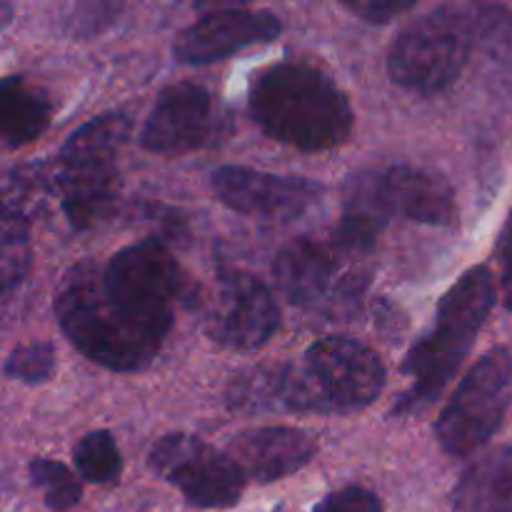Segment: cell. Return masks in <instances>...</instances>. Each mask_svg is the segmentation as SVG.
<instances>
[{
    "label": "cell",
    "instance_id": "obj_6",
    "mask_svg": "<svg viewBox=\"0 0 512 512\" xmlns=\"http://www.w3.org/2000/svg\"><path fill=\"white\" fill-rule=\"evenodd\" d=\"M473 53L470 13L458 8L430 10L413 20L388 55L395 85L418 95H435L450 88Z\"/></svg>",
    "mask_w": 512,
    "mask_h": 512
},
{
    "label": "cell",
    "instance_id": "obj_29",
    "mask_svg": "<svg viewBox=\"0 0 512 512\" xmlns=\"http://www.w3.org/2000/svg\"><path fill=\"white\" fill-rule=\"evenodd\" d=\"M253 3V0H193V5L205 13H218V10H235L243 5Z\"/></svg>",
    "mask_w": 512,
    "mask_h": 512
},
{
    "label": "cell",
    "instance_id": "obj_26",
    "mask_svg": "<svg viewBox=\"0 0 512 512\" xmlns=\"http://www.w3.org/2000/svg\"><path fill=\"white\" fill-rule=\"evenodd\" d=\"M418 3L420 0H340V5L348 8L355 18L373 25L390 23V20L408 13V10L415 8Z\"/></svg>",
    "mask_w": 512,
    "mask_h": 512
},
{
    "label": "cell",
    "instance_id": "obj_17",
    "mask_svg": "<svg viewBox=\"0 0 512 512\" xmlns=\"http://www.w3.org/2000/svg\"><path fill=\"white\" fill-rule=\"evenodd\" d=\"M453 500L460 512H512V448L493 450L470 465Z\"/></svg>",
    "mask_w": 512,
    "mask_h": 512
},
{
    "label": "cell",
    "instance_id": "obj_20",
    "mask_svg": "<svg viewBox=\"0 0 512 512\" xmlns=\"http://www.w3.org/2000/svg\"><path fill=\"white\" fill-rule=\"evenodd\" d=\"M225 400L230 408L240 413L285 410V363L253 365L235 373L225 390Z\"/></svg>",
    "mask_w": 512,
    "mask_h": 512
},
{
    "label": "cell",
    "instance_id": "obj_8",
    "mask_svg": "<svg viewBox=\"0 0 512 512\" xmlns=\"http://www.w3.org/2000/svg\"><path fill=\"white\" fill-rule=\"evenodd\" d=\"M155 475L183 493L193 508H233L245 488V470L228 453H220L195 435L173 433L160 438L148 455Z\"/></svg>",
    "mask_w": 512,
    "mask_h": 512
},
{
    "label": "cell",
    "instance_id": "obj_14",
    "mask_svg": "<svg viewBox=\"0 0 512 512\" xmlns=\"http://www.w3.org/2000/svg\"><path fill=\"white\" fill-rule=\"evenodd\" d=\"M230 455L253 480L275 483L305 468L315 458V443L303 430L258 428L235 435Z\"/></svg>",
    "mask_w": 512,
    "mask_h": 512
},
{
    "label": "cell",
    "instance_id": "obj_25",
    "mask_svg": "<svg viewBox=\"0 0 512 512\" xmlns=\"http://www.w3.org/2000/svg\"><path fill=\"white\" fill-rule=\"evenodd\" d=\"M313 512H383V503L373 490L348 485L320 500Z\"/></svg>",
    "mask_w": 512,
    "mask_h": 512
},
{
    "label": "cell",
    "instance_id": "obj_16",
    "mask_svg": "<svg viewBox=\"0 0 512 512\" xmlns=\"http://www.w3.org/2000/svg\"><path fill=\"white\" fill-rule=\"evenodd\" d=\"M393 218V205L385 195L380 170L358 173L345 188V208L335 243L348 253H365Z\"/></svg>",
    "mask_w": 512,
    "mask_h": 512
},
{
    "label": "cell",
    "instance_id": "obj_27",
    "mask_svg": "<svg viewBox=\"0 0 512 512\" xmlns=\"http://www.w3.org/2000/svg\"><path fill=\"white\" fill-rule=\"evenodd\" d=\"M120 13V0H90L73 13V33H98Z\"/></svg>",
    "mask_w": 512,
    "mask_h": 512
},
{
    "label": "cell",
    "instance_id": "obj_1",
    "mask_svg": "<svg viewBox=\"0 0 512 512\" xmlns=\"http://www.w3.org/2000/svg\"><path fill=\"white\" fill-rule=\"evenodd\" d=\"M188 295V278L158 238L78 263L55 298L70 343L115 373L145 368L158 355Z\"/></svg>",
    "mask_w": 512,
    "mask_h": 512
},
{
    "label": "cell",
    "instance_id": "obj_15",
    "mask_svg": "<svg viewBox=\"0 0 512 512\" xmlns=\"http://www.w3.org/2000/svg\"><path fill=\"white\" fill-rule=\"evenodd\" d=\"M385 195H388L393 213L405 215L423 225H450L455 223L458 205L448 180L430 170L413 165H393L380 170Z\"/></svg>",
    "mask_w": 512,
    "mask_h": 512
},
{
    "label": "cell",
    "instance_id": "obj_4",
    "mask_svg": "<svg viewBox=\"0 0 512 512\" xmlns=\"http://www.w3.org/2000/svg\"><path fill=\"white\" fill-rule=\"evenodd\" d=\"M385 388V365L360 340H318L300 363H285V410L348 415L368 408Z\"/></svg>",
    "mask_w": 512,
    "mask_h": 512
},
{
    "label": "cell",
    "instance_id": "obj_11",
    "mask_svg": "<svg viewBox=\"0 0 512 512\" xmlns=\"http://www.w3.org/2000/svg\"><path fill=\"white\" fill-rule=\"evenodd\" d=\"M215 130L213 98L195 83H175L155 100L140 130V145L158 155H185L203 148Z\"/></svg>",
    "mask_w": 512,
    "mask_h": 512
},
{
    "label": "cell",
    "instance_id": "obj_19",
    "mask_svg": "<svg viewBox=\"0 0 512 512\" xmlns=\"http://www.w3.org/2000/svg\"><path fill=\"white\" fill-rule=\"evenodd\" d=\"M473 50L478 48L490 73L512 93V13L505 5L478 0L470 5Z\"/></svg>",
    "mask_w": 512,
    "mask_h": 512
},
{
    "label": "cell",
    "instance_id": "obj_10",
    "mask_svg": "<svg viewBox=\"0 0 512 512\" xmlns=\"http://www.w3.org/2000/svg\"><path fill=\"white\" fill-rule=\"evenodd\" d=\"M280 328V308L268 285L243 270H223L218 298L208 315V333L223 348L250 353Z\"/></svg>",
    "mask_w": 512,
    "mask_h": 512
},
{
    "label": "cell",
    "instance_id": "obj_21",
    "mask_svg": "<svg viewBox=\"0 0 512 512\" xmlns=\"http://www.w3.org/2000/svg\"><path fill=\"white\" fill-rule=\"evenodd\" d=\"M73 460L80 478L98 485L113 483L120 475V468H123V458H120L118 445H115L113 435L105 433V430H95V433L85 435V438L75 445Z\"/></svg>",
    "mask_w": 512,
    "mask_h": 512
},
{
    "label": "cell",
    "instance_id": "obj_3",
    "mask_svg": "<svg viewBox=\"0 0 512 512\" xmlns=\"http://www.w3.org/2000/svg\"><path fill=\"white\" fill-rule=\"evenodd\" d=\"M495 305V278L485 265L470 268L440 300L435 323L410 348L403 373L410 385L395 403L393 415H415L440 398L460 363L473 348Z\"/></svg>",
    "mask_w": 512,
    "mask_h": 512
},
{
    "label": "cell",
    "instance_id": "obj_5",
    "mask_svg": "<svg viewBox=\"0 0 512 512\" xmlns=\"http://www.w3.org/2000/svg\"><path fill=\"white\" fill-rule=\"evenodd\" d=\"M130 133L123 113H108L75 130L58 153V185L70 225L93 228L113 210L118 153Z\"/></svg>",
    "mask_w": 512,
    "mask_h": 512
},
{
    "label": "cell",
    "instance_id": "obj_9",
    "mask_svg": "<svg viewBox=\"0 0 512 512\" xmlns=\"http://www.w3.org/2000/svg\"><path fill=\"white\" fill-rule=\"evenodd\" d=\"M213 193L225 208L260 220H298L323 198V185L298 175H275L225 165L210 175Z\"/></svg>",
    "mask_w": 512,
    "mask_h": 512
},
{
    "label": "cell",
    "instance_id": "obj_24",
    "mask_svg": "<svg viewBox=\"0 0 512 512\" xmlns=\"http://www.w3.org/2000/svg\"><path fill=\"white\" fill-rule=\"evenodd\" d=\"M55 373V350L50 343L35 340V343L20 345L5 360V375L20 380L25 385H40Z\"/></svg>",
    "mask_w": 512,
    "mask_h": 512
},
{
    "label": "cell",
    "instance_id": "obj_18",
    "mask_svg": "<svg viewBox=\"0 0 512 512\" xmlns=\"http://www.w3.org/2000/svg\"><path fill=\"white\" fill-rule=\"evenodd\" d=\"M53 118L50 98L20 75H8L0 85V130L8 148H20L48 130Z\"/></svg>",
    "mask_w": 512,
    "mask_h": 512
},
{
    "label": "cell",
    "instance_id": "obj_28",
    "mask_svg": "<svg viewBox=\"0 0 512 512\" xmlns=\"http://www.w3.org/2000/svg\"><path fill=\"white\" fill-rule=\"evenodd\" d=\"M500 263H503V275H500V285H503V300L512 310V215L505 228L503 240H500Z\"/></svg>",
    "mask_w": 512,
    "mask_h": 512
},
{
    "label": "cell",
    "instance_id": "obj_13",
    "mask_svg": "<svg viewBox=\"0 0 512 512\" xmlns=\"http://www.w3.org/2000/svg\"><path fill=\"white\" fill-rule=\"evenodd\" d=\"M275 280L285 298L298 308H320L333 290L340 298L360 293V283H335L338 265L320 243L308 238L293 240L278 253L273 263Z\"/></svg>",
    "mask_w": 512,
    "mask_h": 512
},
{
    "label": "cell",
    "instance_id": "obj_7",
    "mask_svg": "<svg viewBox=\"0 0 512 512\" xmlns=\"http://www.w3.org/2000/svg\"><path fill=\"white\" fill-rule=\"evenodd\" d=\"M512 388V358L505 348L490 350L465 375L435 423L440 448L468 458L483 448L505 418Z\"/></svg>",
    "mask_w": 512,
    "mask_h": 512
},
{
    "label": "cell",
    "instance_id": "obj_12",
    "mask_svg": "<svg viewBox=\"0 0 512 512\" xmlns=\"http://www.w3.org/2000/svg\"><path fill=\"white\" fill-rule=\"evenodd\" d=\"M280 30L283 25L268 10H218L183 30L175 40L173 53L175 60L185 65H208L250 45L270 43L278 38Z\"/></svg>",
    "mask_w": 512,
    "mask_h": 512
},
{
    "label": "cell",
    "instance_id": "obj_2",
    "mask_svg": "<svg viewBox=\"0 0 512 512\" xmlns=\"http://www.w3.org/2000/svg\"><path fill=\"white\" fill-rule=\"evenodd\" d=\"M248 105L265 135L308 153L338 148L353 128L343 90L308 63H278L255 73Z\"/></svg>",
    "mask_w": 512,
    "mask_h": 512
},
{
    "label": "cell",
    "instance_id": "obj_22",
    "mask_svg": "<svg viewBox=\"0 0 512 512\" xmlns=\"http://www.w3.org/2000/svg\"><path fill=\"white\" fill-rule=\"evenodd\" d=\"M30 480H33L35 488L43 493L45 505L55 512H65L80 503V483L75 480V475L65 468L58 460L48 458H35L28 468Z\"/></svg>",
    "mask_w": 512,
    "mask_h": 512
},
{
    "label": "cell",
    "instance_id": "obj_23",
    "mask_svg": "<svg viewBox=\"0 0 512 512\" xmlns=\"http://www.w3.org/2000/svg\"><path fill=\"white\" fill-rule=\"evenodd\" d=\"M30 265L28 215L3 208V293H13Z\"/></svg>",
    "mask_w": 512,
    "mask_h": 512
}]
</instances>
